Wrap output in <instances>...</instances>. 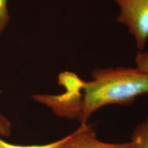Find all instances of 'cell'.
<instances>
[{"instance_id": "1", "label": "cell", "mask_w": 148, "mask_h": 148, "mask_svg": "<svg viewBox=\"0 0 148 148\" xmlns=\"http://www.w3.org/2000/svg\"><path fill=\"white\" fill-rule=\"evenodd\" d=\"M83 88L79 120L81 125L105 106L128 105L138 95L148 94V73L136 68L97 69Z\"/></svg>"}, {"instance_id": "2", "label": "cell", "mask_w": 148, "mask_h": 148, "mask_svg": "<svg viewBox=\"0 0 148 148\" xmlns=\"http://www.w3.org/2000/svg\"><path fill=\"white\" fill-rule=\"evenodd\" d=\"M58 83L65 88V92L60 95L35 94L32 99L47 106L56 115L78 118L82 102L80 90L84 88L86 82L75 74L66 71L58 75Z\"/></svg>"}, {"instance_id": "3", "label": "cell", "mask_w": 148, "mask_h": 148, "mask_svg": "<svg viewBox=\"0 0 148 148\" xmlns=\"http://www.w3.org/2000/svg\"><path fill=\"white\" fill-rule=\"evenodd\" d=\"M119 5L117 18L134 36L136 45L142 50L148 39V0H112Z\"/></svg>"}, {"instance_id": "4", "label": "cell", "mask_w": 148, "mask_h": 148, "mask_svg": "<svg viewBox=\"0 0 148 148\" xmlns=\"http://www.w3.org/2000/svg\"><path fill=\"white\" fill-rule=\"evenodd\" d=\"M64 148H136L132 141L128 143H106L97 139L90 125L82 124L69 134Z\"/></svg>"}, {"instance_id": "5", "label": "cell", "mask_w": 148, "mask_h": 148, "mask_svg": "<svg viewBox=\"0 0 148 148\" xmlns=\"http://www.w3.org/2000/svg\"><path fill=\"white\" fill-rule=\"evenodd\" d=\"M131 141L136 148H148V116L135 127Z\"/></svg>"}, {"instance_id": "6", "label": "cell", "mask_w": 148, "mask_h": 148, "mask_svg": "<svg viewBox=\"0 0 148 148\" xmlns=\"http://www.w3.org/2000/svg\"><path fill=\"white\" fill-rule=\"evenodd\" d=\"M69 137V134L65 137L56 140L52 143L43 144V145H21L8 143L3 140L1 136H0V148H64V145H65Z\"/></svg>"}, {"instance_id": "7", "label": "cell", "mask_w": 148, "mask_h": 148, "mask_svg": "<svg viewBox=\"0 0 148 148\" xmlns=\"http://www.w3.org/2000/svg\"><path fill=\"white\" fill-rule=\"evenodd\" d=\"M7 1L8 0H0V34L4 31L9 22Z\"/></svg>"}, {"instance_id": "8", "label": "cell", "mask_w": 148, "mask_h": 148, "mask_svg": "<svg viewBox=\"0 0 148 148\" xmlns=\"http://www.w3.org/2000/svg\"><path fill=\"white\" fill-rule=\"evenodd\" d=\"M12 132V124L10 120L0 113V136L8 137Z\"/></svg>"}, {"instance_id": "9", "label": "cell", "mask_w": 148, "mask_h": 148, "mask_svg": "<svg viewBox=\"0 0 148 148\" xmlns=\"http://www.w3.org/2000/svg\"><path fill=\"white\" fill-rule=\"evenodd\" d=\"M136 67L148 73V51L138 52L135 58Z\"/></svg>"}]
</instances>
